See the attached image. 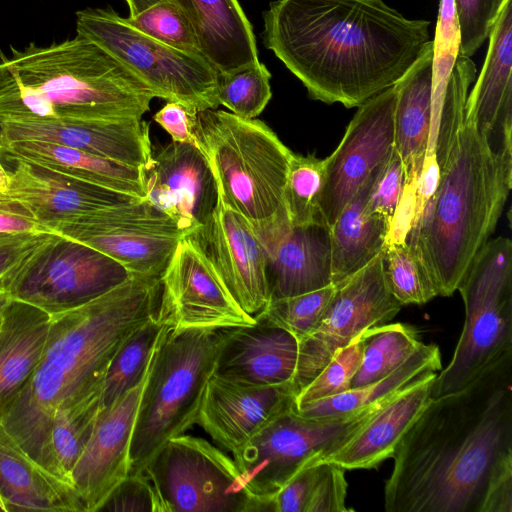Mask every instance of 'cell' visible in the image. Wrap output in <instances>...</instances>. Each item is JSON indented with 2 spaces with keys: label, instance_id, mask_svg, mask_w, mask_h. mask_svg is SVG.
I'll return each instance as SVG.
<instances>
[{
  "label": "cell",
  "instance_id": "cell-19",
  "mask_svg": "<svg viewBox=\"0 0 512 512\" xmlns=\"http://www.w3.org/2000/svg\"><path fill=\"white\" fill-rule=\"evenodd\" d=\"M14 141L57 143L145 170L153 157L149 125L138 117H55L0 126V146Z\"/></svg>",
  "mask_w": 512,
  "mask_h": 512
},
{
  "label": "cell",
  "instance_id": "cell-26",
  "mask_svg": "<svg viewBox=\"0 0 512 512\" xmlns=\"http://www.w3.org/2000/svg\"><path fill=\"white\" fill-rule=\"evenodd\" d=\"M436 374L396 394L343 445L320 462L334 463L345 470L371 469L393 457L402 437L430 400Z\"/></svg>",
  "mask_w": 512,
  "mask_h": 512
},
{
  "label": "cell",
  "instance_id": "cell-31",
  "mask_svg": "<svg viewBox=\"0 0 512 512\" xmlns=\"http://www.w3.org/2000/svg\"><path fill=\"white\" fill-rule=\"evenodd\" d=\"M10 161H25L117 192L145 198L146 170L86 151L45 141H14L0 146Z\"/></svg>",
  "mask_w": 512,
  "mask_h": 512
},
{
  "label": "cell",
  "instance_id": "cell-13",
  "mask_svg": "<svg viewBox=\"0 0 512 512\" xmlns=\"http://www.w3.org/2000/svg\"><path fill=\"white\" fill-rule=\"evenodd\" d=\"M131 274L104 253L54 234L6 290L7 295L50 315L81 306Z\"/></svg>",
  "mask_w": 512,
  "mask_h": 512
},
{
  "label": "cell",
  "instance_id": "cell-40",
  "mask_svg": "<svg viewBox=\"0 0 512 512\" xmlns=\"http://www.w3.org/2000/svg\"><path fill=\"white\" fill-rule=\"evenodd\" d=\"M432 41V123L426 155L433 153L446 86L459 54L460 35L453 0H440L435 37Z\"/></svg>",
  "mask_w": 512,
  "mask_h": 512
},
{
  "label": "cell",
  "instance_id": "cell-44",
  "mask_svg": "<svg viewBox=\"0 0 512 512\" xmlns=\"http://www.w3.org/2000/svg\"><path fill=\"white\" fill-rule=\"evenodd\" d=\"M55 117L50 103L16 79L3 55L0 61V126Z\"/></svg>",
  "mask_w": 512,
  "mask_h": 512
},
{
  "label": "cell",
  "instance_id": "cell-47",
  "mask_svg": "<svg viewBox=\"0 0 512 512\" xmlns=\"http://www.w3.org/2000/svg\"><path fill=\"white\" fill-rule=\"evenodd\" d=\"M405 172L400 156L394 149L388 161L380 169L369 194L367 207L383 216L390 224L399 205L405 187Z\"/></svg>",
  "mask_w": 512,
  "mask_h": 512
},
{
  "label": "cell",
  "instance_id": "cell-35",
  "mask_svg": "<svg viewBox=\"0 0 512 512\" xmlns=\"http://www.w3.org/2000/svg\"><path fill=\"white\" fill-rule=\"evenodd\" d=\"M361 339L362 360L351 380V388L361 387L387 376L421 343L415 329L403 323L371 327L361 333Z\"/></svg>",
  "mask_w": 512,
  "mask_h": 512
},
{
  "label": "cell",
  "instance_id": "cell-7",
  "mask_svg": "<svg viewBox=\"0 0 512 512\" xmlns=\"http://www.w3.org/2000/svg\"><path fill=\"white\" fill-rule=\"evenodd\" d=\"M194 135L224 204L250 223L266 221L281 210L293 152L269 126L206 109L197 113Z\"/></svg>",
  "mask_w": 512,
  "mask_h": 512
},
{
  "label": "cell",
  "instance_id": "cell-53",
  "mask_svg": "<svg viewBox=\"0 0 512 512\" xmlns=\"http://www.w3.org/2000/svg\"><path fill=\"white\" fill-rule=\"evenodd\" d=\"M480 512H512V465L493 477Z\"/></svg>",
  "mask_w": 512,
  "mask_h": 512
},
{
  "label": "cell",
  "instance_id": "cell-3",
  "mask_svg": "<svg viewBox=\"0 0 512 512\" xmlns=\"http://www.w3.org/2000/svg\"><path fill=\"white\" fill-rule=\"evenodd\" d=\"M161 277L130 275L105 294L51 315L38 364L1 422L50 473L55 475L49 442L55 410L102 394L108 367L121 344L158 313Z\"/></svg>",
  "mask_w": 512,
  "mask_h": 512
},
{
  "label": "cell",
  "instance_id": "cell-46",
  "mask_svg": "<svg viewBox=\"0 0 512 512\" xmlns=\"http://www.w3.org/2000/svg\"><path fill=\"white\" fill-rule=\"evenodd\" d=\"M54 234L57 233L9 232L0 239V287L5 292Z\"/></svg>",
  "mask_w": 512,
  "mask_h": 512
},
{
  "label": "cell",
  "instance_id": "cell-22",
  "mask_svg": "<svg viewBox=\"0 0 512 512\" xmlns=\"http://www.w3.org/2000/svg\"><path fill=\"white\" fill-rule=\"evenodd\" d=\"M291 383L255 386L212 374L198 411V424L231 454L282 412L295 405Z\"/></svg>",
  "mask_w": 512,
  "mask_h": 512
},
{
  "label": "cell",
  "instance_id": "cell-28",
  "mask_svg": "<svg viewBox=\"0 0 512 512\" xmlns=\"http://www.w3.org/2000/svg\"><path fill=\"white\" fill-rule=\"evenodd\" d=\"M0 504L4 512H85L75 488L32 459L1 422Z\"/></svg>",
  "mask_w": 512,
  "mask_h": 512
},
{
  "label": "cell",
  "instance_id": "cell-9",
  "mask_svg": "<svg viewBox=\"0 0 512 512\" xmlns=\"http://www.w3.org/2000/svg\"><path fill=\"white\" fill-rule=\"evenodd\" d=\"M396 394L330 417H306L290 407L232 453L244 486L273 512L274 496L298 471L337 450Z\"/></svg>",
  "mask_w": 512,
  "mask_h": 512
},
{
  "label": "cell",
  "instance_id": "cell-18",
  "mask_svg": "<svg viewBox=\"0 0 512 512\" xmlns=\"http://www.w3.org/2000/svg\"><path fill=\"white\" fill-rule=\"evenodd\" d=\"M266 258L269 301L332 284L330 230L326 223L293 226L284 208L250 223Z\"/></svg>",
  "mask_w": 512,
  "mask_h": 512
},
{
  "label": "cell",
  "instance_id": "cell-41",
  "mask_svg": "<svg viewBox=\"0 0 512 512\" xmlns=\"http://www.w3.org/2000/svg\"><path fill=\"white\" fill-rule=\"evenodd\" d=\"M334 291L335 286L331 284L311 292L270 300L256 317L283 328L299 342L318 327Z\"/></svg>",
  "mask_w": 512,
  "mask_h": 512
},
{
  "label": "cell",
  "instance_id": "cell-45",
  "mask_svg": "<svg viewBox=\"0 0 512 512\" xmlns=\"http://www.w3.org/2000/svg\"><path fill=\"white\" fill-rule=\"evenodd\" d=\"M504 0H453L459 55L470 58L489 38Z\"/></svg>",
  "mask_w": 512,
  "mask_h": 512
},
{
  "label": "cell",
  "instance_id": "cell-6",
  "mask_svg": "<svg viewBox=\"0 0 512 512\" xmlns=\"http://www.w3.org/2000/svg\"><path fill=\"white\" fill-rule=\"evenodd\" d=\"M224 329L168 326L154 351L134 422L129 463L143 470L170 438L196 424Z\"/></svg>",
  "mask_w": 512,
  "mask_h": 512
},
{
  "label": "cell",
  "instance_id": "cell-34",
  "mask_svg": "<svg viewBox=\"0 0 512 512\" xmlns=\"http://www.w3.org/2000/svg\"><path fill=\"white\" fill-rule=\"evenodd\" d=\"M168 326L157 313L124 340L108 367L101 409L116 402L145 378L157 344Z\"/></svg>",
  "mask_w": 512,
  "mask_h": 512
},
{
  "label": "cell",
  "instance_id": "cell-16",
  "mask_svg": "<svg viewBox=\"0 0 512 512\" xmlns=\"http://www.w3.org/2000/svg\"><path fill=\"white\" fill-rule=\"evenodd\" d=\"M158 317L174 328L227 329L256 321L188 236L179 241L162 274Z\"/></svg>",
  "mask_w": 512,
  "mask_h": 512
},
{
  "label": "cell",
  "instance_id": "cell-57",
  "mask_svg": "<svg viewBox=\"0 0 512 512\" xmlns=\"http://www.w3.org/2000/svg\"><path fill=\"white\" fill-rule=\"evenodd\" d=\"M9 232H0V239H2Z\"/></svg>",
  "mask_w": 512,
  "mask_h": 512
},
{
  "label": "cell",
  "instance_id": "cell-17",
  "mask_svg": "<svg viewBox=\"0 0 512 512\" xmlns=\"http://www.w3.org/2000/svg\"><path fill=\"white\" fill-rule=\"evenodd\" d=\"M236 303L255 318L269 302L266 258L250 222L218 199L209 219L187 235Z\"/></svg>",
  "mask_w": 512,
  "mask_h": 512
},
{
  "label": "cell",
  "instance_id": "cell-2",
  "mask_svg": "<svg viewBox=\"0 0 512 512\" xmlns=\"http://www.w3.org/2000/svg\"><path fill=\"white\" fill-rule=\"evenodd\" d=\"M263 44L314 100L358 107L395 85L430 40L429 21L384 0H276Z\"/></svg>",
  "mask_w": 512,
  "mask_h": 512
},
{
  "label": "cell",
  "instance_id": "cell-21",
  "mask_svg": "<svg viewBox=\"0 0 512 512\" xmlns=\"http://www.w3.org/2000/svg\"><path fill=\"white\" fill-rule=\"evenodd\" d=\"M146 377L116 402L100 409L92 434L71 471V483L85 512L99 511L129 474L131 437Z\"/></svg>",
  "mask_w": 512,
  "mask_h": 512
},
{
  "label": "cell",
  "instance_id": "cell-27",
  "mask_svg": "<svg viewBox=\"0 0 512 512\" xmlns=\"http://www.w3.org/2000/svg\"><path fill=\"white\" fill-rule=\"evenodd\" d=\"M189 20L201 54L221 73L259 62L253 27L238 0H173Z\"/></svg>",
  "mask_w": 512,
  "mask_h": 512
},
{
  "label": "cell",
  "instance_id": "cell-60",
  "mask_svg": "<svg viewBox=\"0 0 512 512\" xmlns=\"http://www.w3.org/2000/svg\"><path fill=\"white\" fill-rule=\"evenodd\" d=\"M1 316V315H0Z\"/></svg>",
  "mask_w": 512,
  "mask_h": 512
},
{
  "label": "cell",
  "instance_id": "cell-14",
  "mask_svg": "<svg viewBox=\"0 0 512 512\" xmlns=\"http://www.w3.org/2000/svg\"><path fill=\"white\" fill-rule=\"evenodd\" d=\"M334 286V294L320 324L299 341L292 380L296 395L317 376L338 350L366 329L388 323L402 308L388 289L382 253Z\"/></svg>",
  "mask_w": 512,
  "mask_h": 512
},
{
  "label": "cell",
  "instance_id": "cell-56",
  "mask_svg": "<svg viewBox=\"0 0 512 512\" xmlns=\"http://www.w3.org/2000/svg\"><path fill=\"white\" fill-rule=\"evenodd\" d=\"M8 300H9V296L6 293L0 295V315H1L5 305L7 304Z\"/></svg>",
  "mask_w": 512,
  "mask_h": 512
},
{
  "label": "cell",
  "instance_id": "cell-5",
  "mask_svg": "<svg viewBox=\"0 0 512 512\" xmlns=\"http://www.w3.org/2000/svg\"><path fill=\"white\" fill-rule=\"evenodd\" d=\"M6 62L59 118H142L155 98L120 61L79 34L48 46L12 47Z\"/></svg>",
  "mask_w": 512,
  "mask_h": 512
},
{
  "label": "cell",
  "instance_id": "cell-59",
  "mask_svg": "<svg viewBox=\"0 0 512 512\" xmlns=\"http://www.w3.org/2000/svg\"><path fill=\"white\" fill-rule=\"evenodd\" d=\"M0 511H2V507H1V504H0Z\"/></svg>",
  "mask_w": 512,
  "mask_h": 512
},
{
  "label": "cell",
  "instance_id": "cell-30",
  "mask_svg": "<svg viewBox=\"0 0 512 512\" xmlns=\"http://www.w3.org/2000/svg\"><path fill=\"white\" fill-rule=\"evenodd\" d=\"M433 41L397 82L394 149L401 158L406 183L416 182L428 150L432 123Z\"/></svg>",
  "mask_w": 512,
  "mask_h": 512
},
{
  "label": "cell",
  "instance_id": "cell-32",
  "mask_svg": "<svg viewBox=\"0 0 512 512\" xmlns=\"http://www.w3.org/2000/svg\"><path fill=\"white\" fill-rule=\"evenodd\" d=\"M383 165L361 185L329 227L333 285L360 271L386 246L391 224L367 207L372 185Z\"/></svg>",
  "mask_w": 512,
  "mask_h": 512
},
{
  "label": "cell",
  "instance_id": "cell-50",
  "mask_svg": "<svg viewBox=\"0 0 512 512\" xmlns=\"http://www.w3.org/2000/svg\"><path fill=\"white\" fill-rule=\"evenodd\" d=\"M318 473V463L298 471L274 496L273 512H305Z\"/></svg>",
  "mask_w": 512,
  "mask_h": 512
},
{
  "label": "cell",
  "instance_id": "cell-24",
  "mask_svg": "<svg viewBox=\"0 0 512 512\" xmlns=\"http://www.w3.org/2000/svg\"><path fill=\"white\" fill-rule=\"evenodd\" d=\"M255 320L224 329L213 374L247 385L292 384L299 342L283 328Z\"/></svg>",
  "mask_w": 512,
  "mask_h": 512
},
{
  "label": "cell",
  "instance_id": "cell-48",
  "mask_svg": "<svg viewBox=\"0 0 512 512\" xmlns=\"http://www.w3.org/2000/svg\"><path fill=\"white\" fill-rule=\"evenodd\" d=\"M99 511L162 512L156 491L143 470L128 474L113 490Z\"/></svg>",
  "mask_w": 512,
  "mask_h": 512
},
{
  "label": "cell",
  "instance_id": "cell-58",
  "mask_svg": "<svg viewBox=\"0 0 512 512\" xmlns=\"http://www.w3.org/2000/svg\"><path fill=\"white\" fill-rule=\"evenodd\" d=\"M6 293L3 288L0 287V295ZM7 294V293H6Z\"/></svg>",
  "mask_w": 512,
  "mask_h": 512
},
{
  "label": "cell",
  "instance_id": "cell-55",
  "mask_svg": "<svg viewBox=\"0 0 512 512\" xmlns=\"http://www.w3.org/2000/svg\"><path fill=\"white\" fill-rule=\"evenodd\" d=\"M9 185V171L0 162V192L6 193Z\"/></svg>",
  "mask_w": 512,
  "mask_h": 512
},
{
  "label": "cell",
  "instance_id": "cell-12",
  "mask_svg": "<svg viewBox=\"0 0 512 512\" xmlns=\"http://www.w3.org/2000/svg\"><path fill=\"white\" fill-rule=\"evenodd\" d=\"M52 230L104 253L131 275L147 276H162L187 236L144 198L59 222Z\"/></svg>",
  "mask_w": 512,
  "mask_h": 512
},
{
  "label": "cell",
  "instance_id": "cell-54",
  "mask_svg": "<svg viewBox=\"0 0 512 512\" xmlns=\"http://www.w3.org/2000/svg\"><path fill=\"white\" fill-rule=\"evenodd\" d=\"M162 0H126L129 7V17H134Z\"/></svg>",
  "mask_w": 512,
  "mask_h": 512
},
{
  "label": "cell",
  "instance_id": "cell-36",
  "mask_svg": "<svg viewBox=\"0 0 512 512\" xmlns=\"http://www.w3.org/2000/svg\"><path fill=\"white\" fill-rule=\"evenodd\" d=\"M100 401L101 395H95L54 412L49 442L55 475L71 485V471L92 434Z\"/></svg>",
  "mask_w": 512,
  "mask_h": 512
},
{
  "label": "cell",
  "instance_id": "cell-42",
  "mask_svg": "<svg viewBox=\"0 0 512 512\" xmlns=\"http://www.w3.org/2000/svg\"><path fill=\"white\" fill-rule=\"evenodd\" d=\"M126 20L160 42L188 53L201 54L189 20L173 0H162Z\"/></svg>",
  "mask_w": 512,
  "mask_h": 512
},
{
  "label": "cell",
  "instance_id": "cell-29",
  "mask_svg": "<svg viewBox=\"0 0 512 512\" xmlns=\"http://www.w3.org/2000/svg\"><path fill=\"white\" fill-rule=\"evenodd\" d=\"M51 315L9 297L0 316V422L33 374Z\"/></svg>",
  "mask_w": 512,
  "mask_h": 512
},
{
  "label": "cell",
  "instance_id": "cell-4",
  "mask_svg": "<svg viewBox=\"0 0 512 512\" xmlns=\"http://www.w3.org/2000/svg\"><path fill=\"white\" fill-rule=\"evenodd\" d=\"M436 191L406 242L418 251L438 296H451L495 231L512 186V156L494 152L464 122L438 165Z\"/></svg>",
  "mask_w": 512,
  "mask_h": 512
},
{
  "label": "cell",
  "instance_id": "cell-37",
  "mask_svg": "<svg viewBox=\"0 0 512 512\" xmlns=\"http://www.w3.org/2000/svg\"><path fill=\"white\" fill-rule=\"evenodd\" d=\"M323 159L292 153L282 206L293 226L325 223L320 208Z\"/></svg>",
  "mask_w": 512,
  "mask_h": 512
},
{
  "label": "cell",
  "instance_id": "cell-23",
  "mask_svg": "<svg viewBox=\"0 0 512 512\" xmlns=\"http://www.w3.org/2000/svg\"><path fill=\"white\" fill-rule=\"evenodd\" d=\"M496 153L512 156V0H504L489 36L465 115Z\"/></svg>",
  "mask_w": 512,
  "mask_h": 512
},
{
  "label": "cell",
  "instance_id": "cell-8",
  "mask_svg": "<svg viewBox=\"0 0 512 512\" xmlns=\"http://www.w3.org/2000/svg\"><path fill=\"white\" fill-rule=\"evenodd\" d=\"M464 326L450 363L432 384L431 397L456 392L512 350V241L499 236L479 250L458 289Z\"/></svg>",
  "mask_w": 512,
  "mask_h": 512
},
{
  "label": "cell",
  "instance_id": "cell-1",
  "mask_svg": "<svg viewBox=\"0 0 512 512\" xmlns=\"http://www.w3.org/2000/svg\"><path fill=\"white\" fill-rule=\"evenodd\" d=\"M392 458L385 511L480 512L493 477L512 465V350L431 397Z\"/></svg>",
  "mask_w": 512,
  "mask_h": 512
},
{
  "label": "cell",
  "instance_id": "cell-39",
  "mask_svg": "<svg viewBox=\"0 0 512 512\" xmlns=\"http://www.w3.org/2000/svg\"><path fill=\"white\" fill-rule=\"evenodd\" d=\"M270 79L271 73L260 61L233 72H218V104L240 118L254 119L262 113L272 97Z\"/></svg>",
  "mask_w": 512,
  "mask_h": 512
},
{
  "label": "cell",
  "instance_id": "cell-33",
  "mask_svg": "<svg viewBox=\"0 0 512 512\" xmlns=\"http://www.w3.org/2000/svg\"><path fill=\"white\" fill-rule=\"evenodd\" d=\"M442 369L437 345L420 343L394 371L370 384L341 394L295 406L303 416L320 418L356 412L422 381Z\"/></svg>",
  "mask_w": 512,
  "mask_h": 512
},
{
  "label": "cell",
  "instance_id": "cell-15",
  "mask_svg": "<svg viewBox=\"0 0 512 512\" xmlns=\"http://www.w3.org/2000/svg\"><path fill=\"white\" fill-rule=\"evenodd\" d=\"M397 83L360 106L331 155L323 159L320 208L330 227L368 177L394 150Z\"/></svg>",
  "mask_w": 512,
  "mask_h": 512
},
{
  "label": "cell",
  "instance_id": "cell-25",
  "mask_svg": "<svg viewBox=\"0 0 512 512\" xmlns=\"http://www.w3.org/2000/svg\"><path fill=\"white\" fill-rule=\"evenodd\" d=\"M14 162L6 193L23 203L35 219L51 231L59 222L140 199L40 165Z\"/></svg>",
  "mask_w": 512,
  "mask_h": 512
},
{
  "label": "cell",
  "instance_id": "cell-51",
  "mask_svg": "<svg viewBox=\"0 0 512 512\" xmlns=\"http://www.w3.org/2000/svg\"><path fill=\"white\" fill-rule=\"evenodd\" d=\"M197 113L180 103L167 102L153 116V120L172 137L174 142L196 145L194 130Z\"/></svg>",
  "mask_w": 512,
  "mask_h": 512
},
{
  "label": "cell",
  "instance_id": "cell-49",
  "mask_svg": "<svg viewBox=\"0 0 512 512\" xmlns=\"http://www.w3.org/2000/svg\"><path fill=\"white\" fill-rule=\"evenodd\" d=\"M348 483L345 469L329 463H318V473L305 512H347Z\"/></svg>",
  "mask_w": 512,
  "mask_h": 512
},
{
  "label": "cell",
  "instance_id": "cell-10",
  "mask_svg": "<svg viewBox=\"0 0 512 512\" xmlns=\"http://www.w3.org/2000/svg\"><path fill=\"white\" fill-rule=\"evenodd\" d=\"M76 30L120 61L155 97L195 113L219 106L218 71L202 54L176 49L142 33L110 7L78 11Z\"/></svg>",
  "mask_w": 512,
  "mask_h": 512
},
{
  "label": "cell",
  "instance_id": "cell-52",
  "mask_svg": "<svg viewBox=\"0 0 512 512\" xmlns=\"http://www.w3.org/2000/svg\"><path fill=\"white\" fill-rule=\"evenodd\" d=\"M0 232L55 233L39 223L23 203L3 192H0Z\"/></svg>",
  "mask_w": 512,
  "mask_h": 512
},
{
  "label": "cell",
  "instance_id": "cell-43",
  "mask_svg": "<svg viewBox=\"0 0 512 512\" xmlns=\"http://www.w3.org/2000/svg\"><path fill=\"white\" fill-rule=\"evenodd\" d=\"M363 353L361 334L341 348L295 397V406L332 397L351 388V380L358 370Z\"/></svg>",
  "mask_w": 512,
  "mask_h": 512
},
{
  "label": "cell",
  "instance_id": "cell-11",
  "mask_svg": "<svg viewBox=\"0 0 512 512\" xmlns=\"http://www.w3.org/2000/svg\"><path fill=\"white\" fill-rule=\"evenodd\" d=\"M143 471L162 512H267L244 486L233 457L201 437L170 438Z\"/></svg>",
  "mask_w": 512,
  "mask_h": 512
},
{
  "label": "cell",
  "instance_id": "cell-38",
  "mask_svg": "<svg viewBox=\"0 0 512 512\" xmlns=\"http://www.w3.org/2000/svg\"><path fill=\"white\" fill-rule=\"evenodd\" d=\"M382 266L388 289L402 306L425 304L438 296L418 251L406 241L385 246Z\"/></svg>",
  "mask_w": 512,
  "mask_h": 512
},
{
  "label": "cell",
  "instance_id": "cell-20",
  "mask_svg": "<svg viewBox=\"0 0 512 512\" xmlns=\"http://www.w3.org/2000/svg\"><path fill=\"white\" fill-rule=\"evenodd\" d=\"M146 199L189 235L212 215L219 192L211 167L193 144L172 141L146 170Z\"/></svg>",
  "mask_w": 512,
  "mask_h": 512
}]
</instances>
